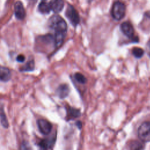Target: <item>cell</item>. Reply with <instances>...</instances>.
I'll return each mask as SVG.
<instances>
[{
	"mask_svg": "<svg viewBox=\"0 0 150 150\" xmlns=\"http://www.w3.org/2000/svg\"><path fill=\"white\" fill-rule=\"evenodd\" d=\"M48 26L54 33L67 34V25L66 21L59 15H54L48 20Z\"/></svg>",
	"mask_w": 150,
	"mask_h": 150,
	"instance_id": "6da1fadb",
	"label": "cell"
},
{
	"mask_svg": "<svg viewBox=\"0 0 150 150\" xmlns=\"http://www.w3.org/2000/svg\"><path fill=\"white\" fill-rule=\"evenodd\" d=\"M35 46L38 51L44 52L49 49L50 46H53L55 48L54 36L52 34L39 36L36 39Z\"/></svg>",
	"mask_w": 150,
	"mask_h": 150,
	"instance_id": "7a4b0ae2",
	"label": "cell"
},
{
	"mask_svg": "<svg viewBox=\"0 0 150 150\" xmlns=\"http://www.w3.org/2000/svg\"><path fill=\"white\" fill-rule=\"evenodd\" d=\"M126 7L124 3L120 1L115 2L111 10V14L112 18L116 21L121 20L125 15Z\"/></svg>",
	"mask_w": 150,
	"mask_h": 150,
	"instance_id": "3957f363",
	"label": "cell"
},
{
	"mask_svg": "<svg viewBox=\"0 0 150 150\" xmlns=\"http://www.w3.org/2000/svg\"><path fill=\"white\" fill-rule=\"evenodd\" d=\"M65 15L73 26L76 27L80 23V16L73 6L70 4L67 5Z\"/></svg>",
	"mask_w": 150,
	"mask_h": 150,
	"instance_id": "277c9868",
	"label": "cell"
},
{
	"mask_svg": "<svg viewBox=\"0 0 150 150\" xmlns=\"http://www.w3.org/2000/svg\"><path fill=\"white\" fill-rule=\"evenodd\" d=\"M138 135L142 142H150V122H144L139 126Z\"/></svg>",
	"mask_w": 150,
	"mask_h": 150,
	"instance_id": "5b68a950",
	"label": "cell"
},
{
	"mask_svg": "<svg viewBox=\"0 0 150 150\" xmlns=\"http://www.w3.org/2000/svg\"><path fill=\"white\" fill-rule=\"evenodd\" d=\"M120 29L124 35L132 39L134 42H138V38L134 37V29L132 25L128 21L122 22L120 25Z\"/></svg>",
	"mask_w": 150,
	"mask_h": 150,
	"instance_id": "8992f818",
	"label": "cell"
},
{
	"mask_svg": "<svg viewBox=\"0 0 150 150\" xmlns=\"http://www.w3.org/2000/svg\"><path fill=\"white\" fill-rule=\"evenodd\" d=\"M38 127L40 132L43 135L49 134L52 130V124L45 119H39L37 121Z\"/></svg>",
	"mask_w": 150,
	"mask_h": 150,
	"instance_id": "52a82bcc",
	"label": "cell"
},
{
	"mask_svg": "<svg viewBox=\"0 0 150 150\" xmlns=\"http://www.w3.org/2000/svg\"><path fill=\"white\" fill-rule=\"evenodd\" d=\"M14 13L15 17L19 20H22L26 16V11L21 1H16L14 5Z\"/></svg>",
	"mask_w": 150,
	"mask_h": 150,
	"instance_id": "ba28073f",
	"label": "cell"
},
{
	"mask_svg": "<svg viewBox=\"0 0 150 150\" xmlns=\"http://www.w3.org/2000/svg\"><path fill=\"white\" fill-rule=\"evenodd\" d=\"M63 0H50L49 3L50 10L57 13L62 11L64 7Z\"/></svg>",
	"mask_w": 150,
	"mask_h": 150,
	"instance_id": "9c48e42d",
	"label": "cell"
},
{
	"mask_svg": "<svg viewBox=\"0 0 150 150\" xmlns=\"http://www.w3.org/2000/svg\"><path fill=\"white\" fill-rule=\"evenodd\" d=\"M70 93V88L67 84H62L59 86L56 90V94L60 98H66Z\"/></svg>",
	"mask_w": 150,
	"mask_h": 150,
	"instance_id": "30bf717a",
	"label": "cell"
},
{
	"mask_svg": "<svg viewBox=\"0 0 150 150\" xmlns=\"http://www.w3.org/2000/svg\"><path fill=\"white\" fill-rule=\"evenodd\" d=\"M11 77L9 69L6 67L0 65V80L4 82L9 81Z\"/></svg>",
	"mask_w": 150,
	"mask_h": 150,
	"instance_id": "8fae6325",
	"label": "cell"
},
{
	"mask_svg": "<svg viewBox=\"0 0 150 150\" xmlns=\"http://www.w3.org/2000/svg\"><path fill=\"white\" fill-rule=\"evenodd\" d=\"M128 150H144L145 145L142 141H131L128 144Z\"/></svg>",
	"mask_w": 150,
	"mask_h": 150,
	"instance_id": "7c38bea8",
	"label": "cell"
},
{
	"mask_svg": "<svg viewBox=\"0 0 150 150\" xmlns=\"http://www.w3.org/2000/svg\"><path fill=\"white\" fill-rule=\"evenodd\" d=\"M67 118L68 120L74 119L80 115V111L79 109H76L72 107H67Z\"/></svg>",
	"mask_w": 150,
	"mask_h": 150,
	"instance_id": "4fadbf2b",
	"label": "cell"
},
{
	"mask_svg": "<svg viewBox=\"0 0 150 150\" xmlns=\"http://www.w3.org/2000/svg\"><path fill=\"white\" fill-rule=\"evenodd\" d=\"M0 121L2 126L5 128H8L9 126V123L8 121V119L5 115L4 105L0 103Z\"/></svg>",
	"mask_w": 150,
	"mask_h": 150,
	"instance_id": "5bb4252c",
	"label": "cell"
},
{
	"mask_svg": "<svg viewBox=\"0 0 150 150\" xmlns=\"http://www.w3.org/2000/svg\"><path fill=\"white\" fill-rule=\"evenodd\" d=\"M38 11L43 14H48L50 13V8L49 4L45 1L41 2L38 6Z\"/></svg>",
	"mask_w": 150,
	"mask_h": 150,
	"instance_id": "9a60e30c",
	"label": "cell"
},
{
	"mask_svg": "<svg viewBox=\"0 0 150 150\" xmlns=\"http://www.w3.org/2000/svg\"><path fill=\"white\" fill-rule=\"evenodd\" d=\"M35 69V62L33 59L29 60L25 65L21 67L20 70L21 71H32Z\"/></svg>",
	"mask_w": 150,
	"mask_h": 150,
	"instance_id": "2e32d148",
	"label": "cell"
},
{
	"mask_svg": "<svg viewBox=\"0 0 150 150\" xmlns=\"http://www.w3.org/2000/svg\"><path fill=\"white\" fill-rule=\"evenodd\" d=\"M132 53L134 56V57L139 59L143 56L144 54V50L141 47H134L132 49Z\"/></svg>",
	"mask_w": 150,
	"mask_h": 150,
	"instance_id": "e0dca14e",
	"label": "cell"
},
{
	"mask_svg": "<svg viewBox=\"0 0 150 150\" xmlns=\"http://www.w3.org/2000/svg\"><path fill=\"white\" fill-rule=\"evenodd\" d=\"M74 79L80 84H85L87 81V79L85 76L80 73H76L74 75Z\"/></svg>",
	"mask_w": 150,
	"mask_h": 150,
	"instance_id": "ac0fdd59",
	"label": "cell"
},
{
	"mask_svg": "<svg viewBox=\"0 0 150 150\" xmlns=\"http://www.w3.org/2000/svg\"><path fill=\"white\" fill-rule=\"evenodd\" d=\"M21 150H31V149L28 142H23L21 146Z\"/></svg>",
	"mask_w": 150,
	"mask_h": 150,
	"instance_id": "d6986e66",
	"label": "cell"
},
{
	"mask_svg": "<svg viewBox=\"0 0 150 150\" xmlns=\"http://www.w3.org/2000/svg\"><path fill=\"white\" fill-rule=\"evenodd\" d=\"M16 60L20 63H22L25 61V56L23 54H19L16 57Z\"/></svg>",
	"mask_w": 150,
	"mask_h": 150,
	"instance_id": "ffe728a7",
	"label": "cell"
},
{
	"mask_svg": "<svg viewBox=\"0 0 150 150\" xmlns=\"http://www.w3.org/2000/svg\"><path fill=\"white\" fill-rule=\"evenodd\" d=\"M146 49H147L148 54L150 57V39H149V40L148 41V42L146 43Z\"/></svg>",
	"mask_w": 150,
	"mask_h": 150,
	"instance_id": "44dd1931",
	"label": "cell"
},
{
	"mask_svg": "<svg viewBox=\"0 0 150 150\" xmlns=\"http://www.w3.org/2000/svg\"><path fill=\"white\" fill-rule=\"evenodd\" d=\"M27 1H28V2L29 4L32 5H35V4L36 3V2H37L38 0H27Z\"/></svg>",
	"mask_w": 150,
	"mask_h": 150,
	"instance_id": "7402d4cb",
	"label": "cell"
},
{
	"mask_svg": "<svg viewBox=\"0 0 150 150\" xmlns=\"http://www.w3.org/2000/svg\"><path fill=\"white\" fill-rule=\"evenodd\" d=\"M144 15L148 18H150V11H146L144 13Z\"/></svg>",
	"mask_w": 150,
	"mask_h": 150,
	"instance_id": "603a6c76",
	"label": "cell"
},
{
	"mask_svg": "<svg viewBox=\"0 0 150 150\" xmlns=\"http://www.w3.org/2000/svg\"><path fill=\"white\" fill-rule=\"evenodd\" d=\"M39 150H47V149L45 148H41V147H40V149Z\"/></svg>",
	"mask_w": 150,
	"mask_h": 150,
	"instance_id": "cb8c5ba5",
	"label": "cell"
},
{
	"mask_svg": "<svg viewBox=\"0 0 150 150\" xmlns=\"http://www.w3.org/2000/svg\"><path fill=\"white\" fill-rule=\"evenodd\" d=\"M43 1H45V0H43Z\"/></svg>",
	"mask_w": 150,
	"mask_h": 150,
	"instance_id": "d4e9b609",
	"label": "cell"
}]
</instances>
